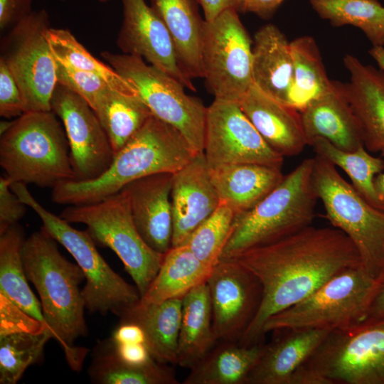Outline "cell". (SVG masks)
I'll list each match as a JSON object with an SVG mask.
<instances>
[{"label":"cell","mask_w":384,"mask_h":384,"mask_svg":"<svg viewBox=\"0 0 384 384\" xmlns=\"http://www.w3.org/2000/svg\"><path fill=\"white\" fill-rule=\"evenodd\" d=\"M249 270L262 288L258 311L238 342H263V326L272 315L299 302L334 275L361 265L351 240L336 228L308 226L276 242L230 258Z\"/></svg>","instance_id":"obj_1"},{"label":"cell","mask_w":384,"mask_h":384,"mask_svg":"<svg viewBox=\"0 0 384 384\" xmlns=\"http://www.w3.org/2000/svg\"><path fill=\"white\" fill-rule=\"evenodd\" d=\"M58 242L43 228L26 238L22 247L26 275L39 295L43 318L53 338L63 348L68 362L79 370L87 349L73 347L87 333L80 267L59 251Z\"/></svg>","instance_id":"obj_2"},{"label":"cell","mask_w":384,"mask_h":384,"mask_svg":"<svg viewBox=\"0 0 384 384\" xmlns=\"http://www.w3.org/2000/svg\"><path fill=\"white\" fill-rule=\"evenodd\" d=\"M196 154L181 133L152 115L113 158L110 167L89 181H64L52 188L57 204L94 203L119 192L137 179L175 174Z\"/></svg>","instance_id":"obj_3"},{"label":"cell","mask_w":384,"mask_h":384,"mask_svg":"<svg viewBox=\"0 0 384 384\" xmlns=\"http://www.w3.org/2000/svg\"><path fill=\"white\" fill-rule=\"evenodd\" d=\"M314 164V157L303 160L254 208L236 215L220 260L276 242L311 225L318 200Z\"/></svg>","instance_id":"obj_4"},{"label":"cell","mask_w":384,"mask_h":384,"mask_svg":"<svg viewBox=\"0 0 384 384\" xmlns=\"http://www.w3.org/2000/svg\"><path fill=\"white\" fill-rule=\"evenodd\" d=\"M62 124L53 111L26 112L11 121L0 134V166L6 176L13 182L51 188L75 180Z\"/></svg>","instance_id":"obj_5"},{"label":"cell","mask_w":384,"mask_h":384,"mask_svg":"<svg viewBox=\"0 0 384 384\" xmlns=\"http://www.w3.org/2000/svg\"><path fill=\"white\" fill-rule=\"evenodd\" d=\"M382 277L375 278L362 267L334 275L307 297L272 315L263 334L302 329L334 330L367 318L379 292Z\"/></svg>","instance_id":"obj_6"},{"label":"cell","mask_w":384,"mask_h":384,"mask_svg":"<svg viewBox=\"0 0 384 384\" xmlns=\"http://www.w3.org/2000/svg\"><path fill=\"white\" fill-rule=\"evenodd\" d=\"M11 190L40 218L43 228L73 257L85 277L82 289L85 308L90 312H112L121 317L140 300L137 287L116 273L97 251L95 242L86 230L70 223L44 208L30 193L26 184L13 182Z\"/></svg>","instance_id":"obj_7"},{"label":"cell","mask_w":384,"mask_h":384,"mask_svg":"<svg viewBox=\"0 0 384 384\" xmlns=\"http://www.w3.org/2000/svg\"><path fill=\"white\" fill-rule=\"evenodd\" d=\"M313 179L324 218L355 245L363 269L379 278L384 272V210L370 204L326 159L315 155Z\"/></svg>","instance_id":"obj_8"},{"label":"cell","mask_w":384,"mask_h":384,"mask_svg":"<svg viewBox=\"0 0 384 384\" xmlns=\"http://www.w3.org/2000/svg\"><path fill=\"white\" fill-rule=\"evenodd\" d=\"M60 216L70 223L85 225L96 243L110 248L119 257L140 298L145 294L164 255L151 248L141 236L124 190L94 203L68 206Z\"/></svg>","instance_id":"obj_9"},{"label":"cell","mask_w":384,"mask_h":384,"mask_svg":"<svg viewBox=\"0 0 384 384\" xmlns=\"http://www.w3.org/2000/svg\"><path fill=\"white\" fill-rule=\"evenodd\" d=\"M100 55L137 90L154 117L177 129L196 154L203 151L207 107L200 99L187 95L182 83L142 57L107 50Z\"/></svg>","instance_id":"obj_10"},{"label":"cell","mask_w":384,"mask_h":384,"mask_svg":"<svg viewBox=\"0 0 384 384\" xmlns=\"http://www.w3.org/2000/svg\"><path fill=\"white\" fill-rule=\"evenodd\" d=\"M304 365L329 384H384V319L331 330Z\"/></svg>","instance_id":"obj_11"},{"label":"cell","mask_w":384,"mask_h":384,"mask_svg":"<svg viewBox=\"0 0 384 384\" xmlns=\"http://www.w3.org/2000/svg\"><path fill=\"white\" fill-rule=\"evenodd\" d=\"M50 27L46 10L32 11L1 41L0 60L21 90L26 112L52 111L58 82L55 59L45 36Z\"/></svg>","instance_id":"obj_12"},{"label":"cell","mask_w":384,"mask_h":384,"mask_svg":"<svg viewBox=\"0 0 384 384\" xmlns=\"http://www.w3.org/2000/svg\"><path fill=\"white\" fill-rule=\"evenodd\" d=\"M203 78L214 99L238 102L252 82V40L236 9L204 21Z\"/></svg>","instance_id":"obj_13"},{"label":"cell","mask_w":384,"mask_h":384,"mask_svg":"<svg viewBox=\"0 0 384 384\" xmlns=\"http://www.w3.org/2000/svg\"><path fill=\"white\" fill-rule=\"evenodd\" d=\"M203 152L210 171L239 164L282 168L284 161V157L265 142L238 102L220 99H214L207 107Z\"/></svg>","instance_id":"obj_14"},{"label":"cell","mask_w":384,"mask_h":384,"mask_svg":"<svg viewBox=\"0 0 384 384\" xmlns=\"http://www.w3.org/2000/svg\"><path fill=\"white\" fill-rule=\"evenodd\" d=\"M207 285L217 341L238 343L260 308V281L237 261L223 259L213 267Z\"/></svg>","instance_id":"obj_15"},{"label":"cell","mask_w":384,"mask_h":384,"mask_svg":"<svg viewBox=\"0 0 384 384\" xmlns=\"http://www.w3.org/2000/svg\"><path fill=\"white\" fill-rule=\"evenodd\" d=\"M51 110L63 125L75 180L89 181L102 174L114 154L92 108L80 96L58 83L51 99Z\"/></svg>","instance_id":"obj_16"},{"label":"cell","mask_w":384,"mask_h":384,"mask_svg":"<svg viewBox=\"0 0 384 384\" xmlns=\"http://www.w3.org/2000/svg\"><path fill=\"white\" fill-rule=\"evenodd\" d=\"M123 19L116 43L122 53L142 57L196 91L193 80L181 70L172 38L162 19L144 0H121Z\"/></svg>","instance_id":"obj_17"},{"label":"cell","mask_w":384,"mask_h":384,"mask_svg":"<svg viewBox=\"0 0 384 384\" xmlns=\"http://www.w3.org/2000/svg\"><path fill=\"white\" fill-rule=\"evenodd\" d=\"M171 201L174 247L186 244L220 204L203 151L173 174Z\"/></svg>","instance_id":"obj_18"},{"label":"cell","mask_w":384,"mask_h":384,"mask_svg":"<svg viewBox=\"0 0 384 384\" xmlns=\"http://www.w3.org/2000/svg\"><path fill=\"white\" fill-rule=\"evenodd\" d=\"M343 63L349 81L341 90L358 127L363 146L370 152L384 151V72L347 54Z\"/></svg>","instance_id":"obj_19"},{"label":"cell","mask_w":384,"mask_h":384,"mask_svg":"<svg viewBox=\"0 0 384 384\" xmlns=\"http://www.w3.org/2000/svg\"><path fill=\"white\" fill-rule=\"evenodd\" d=\"M173 174L159 173L126 185L132 215L146 243L165 255L172 247L173 219L171 201Z\"/></svg>","instance_id":"obj_20"},{"label":"cell","mask_w":384,"mask_h":384,"mask_svg":"<svg viewBox=\"0 0 384 384\" xmlns=\"http://www.w3.org/2000/svg\"><path fill=\"white\" fill-rule=\"evenodd\" d=\"M238 104L265 142L283 157L298 155L308 145L297 110L268 96L254 84Z\"/></svg>","instance_id":"obj_21"},{"label":"cell","mask_w":384,"mask_h":384,"mask_svg":"<svg viewBox=\"0 0 384 384\" xmlns=\"http://www.w3.org/2000/svg\"><path fill=\"white\" fill-rule=\"evenodd\" d=\"M252 73L258 89L288 105L294 78L290 42L274 24L262 26L254 36Z\"/></svg>","instance_id":"obj_22"},{"label":"cell","mask_w":384,"mask_h":384,"mask_svg":"<svg viewBox=\"0 0 384 384\" xmlns=\"http://www.w3.org/2000/svg\"><path fill=\"white\" fill-rule=\"evenodd\" d=\"M299 113L308 145L316 138H323L344 151H354L363 145L339 82L334 81L331 90L311 101Z\"/></svg>","instance_id":"obj_23"},{"label":"cell","mask_w":384,"mask_h":384,"mask_svg":"<svg viewBox=\"0 0 384 384\" xmlns=\"http://www.w3.org/2000/svg\"><path fill=\"white\" fill-rule=\"evenodd\" d=\"M284 331V335L265 345L246 384H289L293 373L313 354L331 330Z\"/></svg>","instance_id":"obj_24"},{"label":"cell","mask_w":384,"mask_h":384,"mask_svg":"<svg viewBox=\"0 0 384 384\" xmlns=\"http://www.w3.org/2000/svg\"><path fill=\"white\" fill-rule=\"evenodd\" d=\"M280 167L239 164L210 171L211 181L221 203L231 207L237 215L250 210L267 196L283 179Z\"/></svg>","instance_id":"obj_25"},{"label":"cell","mask_w":384,"mask_h":384,"mask_svg":"<svg viewBox=\"0 0 384 384\" xmlns=\"http://www.w3.org/2000/svg\"><path fill=\"white\" fill-rule=\"evenodd\" d=\"M174 41L183 72L191 80L203 78L201 40L205 20L198 0H151Z\"/></svg>","instance_id":"obj_26"},{"label":"cell","mask_w":384,"mask_h":384,"mask_svg":"<svg viewBox=\"0 0 384 384\" xmlns=\"http://www.w3.org/2000/svg\"><path fill=\"white\" fill-rule=\"evenodd\" d=\"M182 299L173 298L146 305L137 304L120 317L121 323H134L143 329L145 344L159 363L177 364Z\"/></svg>","instance_id":"obj_27"},{"label":"cell","mask_w":384,"mask_h":384,"mask_svg":"<svg viewBox=\"0 0 384 384\" xmlns=\"http://www.w3.org/2000/svg\"><path fill=\"white\" fill-rule=\"evenodd\" d=\"M218 342L213 329L212 306L206 282L183 297L177 365L191 369Z\"/></svg>","instance_id":"obj_28"},{"label":"cell","mask_w":384,"mask_h":384,"mask_svg":"<svg viewBox=\"0 0 384 384\" xmlns=\"http://www.w3.org/2000/svg\"><path fill=\"white\" fill-rule=\"evenodd\" d=\"M265 343L250 346L220 341L193 368L183 384H246Z\"/></svg>","instance_id":"obj_29"},{"label":"cell","mask_w":384,"mask_h":384,"mask_svg":"<svg viewBox=\"0 0 384 384\" xmlns=\"http://www.w3.org/2000/svg\"><path fill=\"white\" fill-rule=\"evenodd\" d=\"M213 267L198 260L185 244L171 247L139 304L159 303L183 297L195 287L206 282Z\"/></svg>","instance_id":"obj_30"},{"label":"cell","mask_w":384,"mask_h":384,"mask_svg":"<svg viewBox=\"0 0 384 384\" xmlns=\"http://www.w3.org/2000/svg\"><path fill=\"white\" fill-rule=\"evenodd\" d=\"M25 239L18 223L0 233V294L46 326L41 302L28 285L23 267L22 247Z\"/></svg>","instance_id":"obj_31"},{"label":"cell","mask_w":384,"mask_h":384,"mask_svg":"<svg viewBox=\"0 0 384 384\" xmlns=\"http://www.w3.org/2000/svg\"><path fill=\"white\" fill-rule=\"evenodd\" d=\"M112 145L119 151L153 115L138 94L110 89L94 110Z\"/></svg>","instance_id":"obj_32"},{"label":"cell","mask_w":384,"mask_h":384,"mask_svg":"<svg viewBox=\"0 0 384 384\" xmlns=\"http://www.w3.org/2000/svg\"><path fill=\"white\" fill-rule=\"evenodd\" d=\"M294 66L293 85L288 105L303 110L309 103L331 90L329 80L319 47L311 36H302L290 42Z\"/></svg>","instance_id":"obj_33"},{"label":"cell","mask_w":384,"mask_h":384,"mask_svg":"<svg viewBox=\"0 0 384 384\" xmlns=\"http://www.w3.org/2000/svg\"><path fill=\"white\" fill-rule=\"evenodd\" d=\"M318 155L340 168L348 176L354 188L372 206L384 210L374 186L375 176L384 170V159L372 155L363 145L354 151L340 149L323 138L310 145Z\"/></svg>","instance_id":"obj_34"},{"label":"cell","mask_w":384,"mask_h":384,"mask_svg":"<svg viewBox=\"0 0 384 384\" xmlns=\"http://www.w3.org/2000/svg\"><path fill=\"white\" fill-rule=\"evenodd\" d=\"M310 4L333 26L358 28L373 46H384V6L378 0H310Z\"/></svg>","instance_id":"obj_35"},{"label":"cell","mask_w":384,"mask_h":384,"mask_svg":"<svg viewBox=\"0 0 384 384\" xmlns=\"http://www.w3.org/2000/svg\"><path fill=\"white\" fill-rule=\"evenodd\" d=\"M45 36L57 60L98 76L113 90L125 94H138L132 85L114 69L94 57L69 30L50 27Z\"/></svg>","instance_id":"obj_36"},{"label":"cell","mask_w":384,"mask_h":384,"mask_svg":"<svg viewBox=\"0 0 384 384\" xmlns=\"http://www.w3.org/2000/svg\"><path fill=\"white\" fill-rule=\"evenodd\" d=\"M92 380L102 384H178L173 369L156 361L141 366L120 361L110 352L98 356L90 369Z\"/></svg>","instance_id":"obj_37"},{"label":"cell","mask_w":384,"mask_h":384,"mask_svg":"<svg viewBox=\"0 0 384 384\" xmlns=\"http://www.w3.org/2000/svg\"><path fill=\"white\" fill-rule=\"evenodd\" d=\"M51 338L49 329L0 336V383L16 384L27 368L42 358L45 345Z\"/></svg>","instance_id":"obj_38"},{"label":"cell","mask_w":384,"mask_h":384,"mask_svg":"<svg viewBox=\"0 0 384 384\" xmlns=\"http://www.w3.org/2000/svg\"><path fill=\"white\" fill-rule=\"evenodd\" d=\"M236 215L231 207L220 203L191 235L186 245L202 262L213 267L220 261Z\"/></svg>","instance_id":"obj_39"},{"label":"cell","mask_w":384,"mask_h":384,"mask_svg":"<svg viewBox=\"0 0 384 384\" xmlns=\"http://www.w3.org/2000/svg\"><path fill=\"white\" fill-rule=\"evenodd\" d=\"M55 59L58 83L80 96L94 110L100 99L112 87L98 76Z\"/></svg>","instance_id":"obj_40"},{"label":"cell","mask_w":384,"mask_h":384,"mask_svg":"<svg viewBox=\"0 0 384 384\" xmlns=\"http://www.w3.org/2000/svg\"><path fill=\"white\" fill-rule=\"evenodd\" d=\"M0 336L11 333H37L49 329L23 312L2 294H0Z\"/></svg>","instance_id":"obj_41"},{"label":"cell","mask_w":384,"mask_h":384,"mask_svg":"<svg viewBox=\"0 0 384 384\" xmlns=\"http://www.w3.org/2000/svg\"><path fill=\"white\" fill-rule=\"evenodd\" d=\"M25 112L21 90L6 64L0 60V115L16 119Z\"/></svg>","instance_id":"obj_42"},{"label":"cell","mask_w":384,"mask_h":384,"mask_svg":"<svg viewBox=\"0 0 384 384\" xmlns=\"http://www.w3.org/2000/svg\"><path fill=\"white\" fill-rule=\"evenodd\" d=\"M12 180L7 176H0V233L17 224L26 211V205L11 190Z\"/></svg>","instance_id":"obj_43"},{"label":"cell","mask_w":384,"mask_h":384,"mask_svg":"<svg viewBox=\"0 0 384 384\" xmlns=\"http://www.w3.org/2000/svg\"><path fill=\"white\" fill-rule=\"evenodd\" d=\"M33 0H0V29L13 28L32 11Z\"/></svg>","instance_id":"obj_44"},{"label":"cell","mask_w":384,"mask_h":384,"mask_svg":"<svg viewBox=\"0 0 384 384\" xmlns=\"http://www.w3.org/2000/svg\"><path fill=\"white\" fill-rule=\"evenodd\" d=\"M112 351L120 361L131 366H145L155 361L145 343H113Z\"/></svg>","instance_id":"obj_45"},{"label":"cell","mask_w":384,"mask_h":384,"mask_svg":"<svg viewBox=\"0 0 384 384\" xmlns=\"http://www.w3.org/2000/svg\"><path fill=\"white\" fill-rule=\"evenodd\" d=\"M112 341L117 344L145 343L146 336L138 324L123 322L114 331Z\"/></svg>","instance_id":"obj_46"},{"label":"cell","mask_w":384,"mask_h":384,"mask_svg":"<svg viewBox=\"0 0 384 384\" xmlns=\"http://www.w3.org/2000/svg\"><path fill=\"white\" fill-rule=\"evenodd\" d=\"M244 0H198L203 11L204 20L210 21L228 9L241 10Z\"/></svg>","instance_id":"obj_47"},{"label":"cell","mask_w":384,"mask_h":384,"mask_svg":"<svg viewBox=\"0 0 384 384\" xmlns=\"http://www.w3.org/2000/svg\"><path fill=\"white\" fill-rule=\"evenodd\" d=\"M284 0H244L241 11L261 17L270 16Z\"/></svg>","instance_id":"obj_48"},{"label":"cell","mask_w":384,"mask_h":384,"mask_svg":"<svg viewBox=\"0 0 384 384\" xmlns=\"http://www.w3.org/2000/svg\"><path fill=\"white\" fill-rule=\"evenodd\" d=\"M366 319H384V272L379 292Z\"/></svg>","instance_id":"obj_49"},{"label":"cell","mask_w":384,"mask_h":384,"mask_svg":"<svg viewBox=\"0 0 384 384\" xmlns=\"http://www.w3.org/2000/svg\"><path fill=\"white\" fill-rule=\"evenodd\" d=\"M369 54L377 63L381 70L384 72V46H373Z\"/></svg>","instance_id":"obj_50"},{"label":"cell","mask_w":384,"mask_h":384,"mask_svg":"<svg viewBox=\"0 0 384 384\" xmlns=\"http://www.w3.org/2000/svg\"><path fill=\"white\" fill-rule=\"evenodd\" d=\"M384 159V151H381ZM374 186L380 200L384 203V170L375 178Z\"/></svg>","instance_id":"obj_51"},{"label":"cell","mask_w":384,"mask_h":384,"mask_svg":"<svg viewBox=\"0 0 384 384\" xmlns=\"http://www.w3.org/2000/svg\"><path fill=\"white\" fill-rule=\"evenodd\" d=\"M100 2H102V3H106L110 0H99Z\"/></svg>","instance_id":"obj_52"},{"label":"cell","mask_w":384,"mask_h":384,"mask_svg":"<svg viewBox=\"0 0 384 384\" xmlns=\"http://www.w3.org/2000/svg\"><path fill=\"white\" fill-rule=\"evenodd\" d=\"M61 1H64V0H61Z\"/></svg>","instance_id":"obj_53"}]
</instances>
